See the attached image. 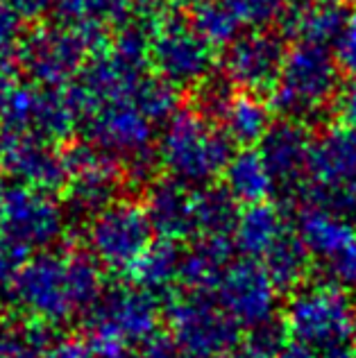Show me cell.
Masks as SVG:
<instances>
[{
    "mask_svg": "<svg viewBox=\"0 0 356 358\" xmlns=\"http://www.w3.org/2000/svg\"><path fill=\"white\" fill-rule=\"evenodd\" d=\"M329 272L332 281L348 290H356V238L348 245V250L329 263Z\"/></svg>",
    "mask_w": 356,
    "mask_h": 358,
    "instance_id": "obj_40",
    "label": "cell"
},
{
    "mask_svg": "<svg viewBox=\"0 0 356 358\" xmlns=\"http://www.w3.org/2000/svg\"><path fill=\"white\" fill-rule=\"evenodd\" d=\"M5 7L21 18L23 23H39L43 21L48 12H52L55 0H0Z\"/></svg>",
    "mask_w": 356,
    "mask_h": 358,
    "instance_id": "obj_41",
    "label": "cell"
},
{
    "mask_svg": "<svg viewBox=\"0 0 356 358\" xmlns=\"http://www.w3.org/2000/svg\"><path fill=\"white\" fill-rule=\"evenodd\" d=\"M225 358H277V352L270 350V347L261 345L257 341H250L248 345L238 347V350H234L232 354H227Z\"/></svg>",
    "mask_w": 356,
    "mask_h": 358,
    "instance_id": "obj_44",
    "label": "cell"
},
{
    "mask_svg": "<svg viewBox=\"0 0 356 358\" xmlns=\"http://www.w3.org/2000/svg\"><path fill=\"white\" fill-rule=\"evenodd\" d=\"M308 179L322 188H350L356 184V127L334 122L313 138Z\"/></svg>",
    "mask_w": 356,
    "mask_h": 358,
    "instance_id": "obj_21",
    "label": "cell"
},
{
    "mask_svg": "<svg viewBox=\"0 0 356 358\" xmlns=\"http://www.w3.org/2000/svg\"><path fill=\"white\" fill-rule=\"evenodd\" d=\"M241 21V25H250L252 30H268L284 14V0H220Z\"/></svg>",
    "mask_w": 356,
    "mask_h": 358,
    "instance_id": "obj_35",
    "label": "cell"
},
{
    "mask_svg": "<svg viewBox=\"0 0 356 358\" xmlns=\"http://www.w3.org/2000/svg\"><path fill=\"white\" fill-rule=\"evenodd\" d=\"M329 114L339 125L356 127V80L341 84V89L329 107Z\"/></svg>",
    "mask_w": 356,
    "mask_h": 358,
    "instance_id": "obj_39",
    "label": "cell"
},
{
    "mask_svg": "<svg viewBox=\"0 0 356 358\" xmlns=\"http://www.w3.org/2000/svg\"><path fill=\"white\" fill-rule=\"evenodd\" d=\"M311 254L304 248L302 238L297 236L295 229H288L282 238H279L261 263H264L270 279L275 281L279 293L293 295L297 288H302L308 281V272H311Z\"/></svg>",
    "mask_w": 356,
    "mask_h": 358,
    "instance_id": "obj_28",
    "label": "cell"
},
{
    "mask_svg": "<svg viewBox=\"0 0 356 358\" xmlns=\"http://www.w3.org/2000/svg\"><path fill=\"white\" fill-rule=\"evenodd\" d=\"M82 125V114L69 89L16 84L0 116V136H34L57 143Z\"/></svg>",
    "mask_w": 356,
    "mask_h": 358,
    "instance_id": "obj_9",
    "label": "cell"
},
{
    "mask_svg": "<svg viewBox=\"0 0 356 358\" xmlns=\"http://www.w3.org/2000/svg\"><path fill=\"white\" fill-rule=\"evenodd\" d=\"M354 188H356V184H354Z\"/></svg>",
    "mask_w": 356,
    "mask_h": 358,
    "instance_id": "obj_49",
    "label": "cell"
},
{
    "mask_svg": "<svg viewBox=\"0 0 356 358\" xmlns=\"http://www.w3.org/2000/svg\"><path fill=\"white\" fill-rule=\"evenodd\" d=\"M236 96V87L225 78V75H211L207 82H202L195 89V105L193 109L200 111L204 118L213 120L215 125L220 122L222 114L227 111L232 98Z\"/></svg>",
    "mask_w": 356,
    "mask_h": 358,
    "instance_id": "obj_33",
    "label": "cell"
},
{
    "mask_svg": "<svg viewBox=\"0 0 356 358\" xmlns=\"http://www.w3.org/2000/svg\"><path fill=\"white\" fill-rule=\"evenodd\" d=\"M138 358H189L166 331H159L138 347Z\"/></svg>",
    "mask_w": 356,
    "mask_h": 358,
    "instance_id": "obj_42",
    "label": "cell"
},
{
    "mask_svg": "<svg viewBox=\"0 0 356 358\" xmlns=\"http://www.w3.org/2000/svg\"><path fill=\"white\" fill-rule=\"evenodd\" d=\"M336 62L352 80H356V12H352L343 34L336 41Z\"/></svg>",
    "mask_w": 356,
    "mask_h": 358,
    "instance_id": "obj_37",
    "label": "cell"
},
{
    "mask_svg": "<svg viewBox=\"0 0 356 358\" xmlns=\"http://www.w3.org/2000/svg\"><path fill=\"white\" fill-rule=\"evenodd\" d=\"M105 290V268L89 250H45L23 261L7 297L23 317L50 329L87 315Z\"/></svg>",
    "mask_w": 356,
    "mask_h": 358,
    "instance_id": "obj_1",
    "label": "cell"
},
{
    "mask_svg": "<svg viewBox=\"0 0 356 358\" xmlns=\"http://www.w3.org/2000/svg\"><path fill=\"white\" fill-rule=\"evenodd\" d=\"M282 327L290 341L329 354L350 347L356 338V304L336 281H306L288 297Z\"/></svg>",
    "mask_w": 356,
    "mask_h": 358,
    "instance_id": "obj_3",
    "label": "cell"
},
{
    "mask_svg": "<svg viewBox=\"0 0 356 358\" xmlns=\"http://www.w3.org/2000/svg\"><path fill=\"white\" fill-rule=\"evenodd\" d=\"M277 358H322L320 354H318L315 350H311V347H306L302 343H297V341H288L279 347V352H277Z\"/></svg>",
    "mask_w": 356,
    "mask_h": 358,
    "instance_id": "obj_45",
    "label": "cell"
},
{
    "mask_svg": "<svg viewBox=\"0 0 356 358\" xmlns=\"http://www.w3.org/2000/svg\"><path fill=\"white\" fill-rule=\"evenodd\" d=\"M200 236H229L238 222V202L222 184L195 188Z\"/></svg>",
    "mask_w": 356,
    "mask_h": 358,
    "instance_id": "obj_30",
    "label": "cell"
},
{
    "mask_svg": "<svg viewBox=\"0 0 356 358\" xmlns=\"http://www.w3.org/2000/svg\"><path fill=\"white\" fill-rule=\"evenodd\" d=\"M164 331L189 358H225L238 350L241 329L213 295L180 290L166 299Z\"/></svg>",
    "mask_w": 356,
    "mask_h": 358,
    "instance_id": "obj_7",
    "label": "cell"
},
{
    "mask_svg": "<svg viewBox=\"0 0 356 358\" xmlns=\"http://www.w3.org/2000/svg\"><path fill=\"white\" fill-rule=\"evenodd\" d=\"M182 254L180 245L171 241L157 238L148 248L138 263L129 272V277L136 286H141L157 297H171L180 288V272H182Z\"/></svg>",
    "mask_w": 356,
    "mask_h": 358,
    "instance_id": "obj_26",
    "label": "cell"
},
{
    "mask_svg": "<svg viewBox=\"0 0 356 358\" xmlns=\"http://www.w3.org/2000/svg\"><path fill=\"white\" fill-rule=\"evenodd\" d=\"M150 66L177 89H198L213 75L215 52L191 18L164 14L150 27Z\"/></svg>",
    "mask_w": 356,
    "mask_h": 358,
    "instance_id": "obj_8",
    "label": "cell"
},
{
    "mask_svg": "<svg viewBox=\"0 0 356 358\" xmlns=\"http://www.w3.org/2000/svg\"><path fill=\"white\" fill-rule=\"evenodd\" d=\"M286 215L279 206L264 202L255 206H245L238 215L236 227L232 231V241L241 257L261 261L268 250L288 231Z\"/></svg>",
    "mask_w": 356,
    "mask_h": 358,
    "instance_id": "obj_24",
    "label": "cell"
},
{
    "mask_svg": "<svg viewBox=\"0 0 356 358\" xmlns=\"http://www.w3.org/2000/svg\"><path fill=\"white\" fill-rule=\"evenodd\" d=\"M129 102L141 111V114L157 125V122H168L177 111H180V89L175 84L166 82L159 75H145L134 87Z\"/></svg>",
    "mask_w": 356,
    "mask_h": 358,
    "instance_id": "obj_31",
    "label": "cell"
},
{
    "mask_svg": "<svg viewBox=\"0 0 356 358\" xmlns=\"http://www.w3.org/2000/svg\"><path fill=\"white\" fill-rule=\"evenodd\" d=\"M107 43L109 36L102 32L75 30L64 23L39 25L25 34L16 62L36 87L66 89Z\"/></svg>",
    "mask_w": 356,
    "mask_h": 358,
    "instance_id": "obj_5",
    "label": "cell"
},
{
    "mask_svg": "<svg viewBox=\"0 0 356 358\" xmlns=\"http://www.w3.org/2000/svg\"><path fill=\"white\" fill-rule=\"evenodd\" d=\"M152 243L155 229L143 204L134 200L109 204L87 224L89 254L111 272H132Z\"/></svg>",
    "mask_w": 356,
    "mask_h": 358,
    "instance_id": "obj_11",
    "label": "cell"
},
{
    "mask_svg": "<svg viewBox=\"0 0 356 358\" xmlns=\"http://www.w3.org/2000/svg\"><path fill=\"white\" fill-rule=\"evenodd\" d=\"M273 122V107L268 102L261 100L257 93L236 91L218 125L232 143L243 150L257 148Z\"/></svg>",
    "mask_w": 356,
    "mask_h": 358,
    "instance_id": "obj_25",
    "label": "cell"
},
{
    "mask_svg": "<svg viewBox=\"0 0 356 358\" xmlns=\"http://www.w3.org/2000/svg\"><path fill=\"white\" fill-rule=\"evenodd\" d=\"M69 184L64 188V209L80 220L96 218L109 204L118 202L125 173L114 157L105 155L87 138L73 141L64 150Z\"/></svg>",
    "mask_w": 356,
    "mask_h": 358,
    "instance_id": "obj_12",
    "label": "cell"
},
{
    "mask_svg": "<svg viewBox=\"0 0 356 358\" xmlns=\"http://www.w3.org/2000/svg\"><path fill=\"white\" fill-rule=\"evenodd\" d=\"M322 358H356V350H352V347H345V350H336V352L325 354Z\"/></svg>",
    "mask_w": 356,
    "mask_h": 358,
    "instance_id": "obj_47",
    "label": "cell"
},
{
    "mask_svg": "<svg viewBox=\"0 0 356 358\" xmlns=\"http://www.w3.org/2000/svg\"><path fill=\"white\" fill-rule=\"evenodd\" d=\"M286 52V39L279 32H243L222 52V75L245 93L273 91L282 73Z\"/></svg>",
    "mask_w": 356,
    "mask_h": 358,
    "instance_id": "obj_15",
    "label": "cell"
},
{
    "mask_svg": "<svg viewBox=\"0 0 356 358\" xmlns=\"http://www.w3.org/2000/svg\"><path fill=\"white\" fill-rule=\"evenodd\" d=\"M84 343L89 345L93 358H138V347L129 345L116 331L91 320H84Z\"/></svg>",
    "mask_w": 356,
    "mask_h": 358,
    "instance_id": "obj_34",
    "label": "cell"
},
{
    "mask_svg": "<svg viewBox=\"0 0 356 358\" xmlns=\"http://www.w3.org/2000/svg\"><path fill=\"white\" fill-rule=\"evenodd\" d=\"M232 157L234 143L220 125L193 107H182L166 122L159 143V164L168 177L189 188L211 186L225 175Z\"/></svg>",
    "mask_w": 356,
    "mask_h": 358,
    "instance_id": "obj_2",
    "label": "cell"
},
{
    "mask_svg": "<svg viewBox=\"0 0 356 358\" xmlns=\"http://www.w3.org/2000/svg\"><path fill=\"white\" fill-rule=\"evenodd\" d=\"M234 252L236 248L229 236H198L182 254L180 288L213 295L220 277L234 261Z\"/></svg>",
    "mask_w": 356,
    "mask_h": 358,
    "instance_id": "obj_22",
    "label": "cell"
},
{
    "mask_svg": "<svg viewBox=\"0 0 356 358\" xmlns=\"http://www.w3.org/2000/svg\"><path fill=\"white\" fill-rule=\"evenodd\" d=\"M16 87L14 84V73L12 69L7 66H0V116H3V109H5V102L9 98V93Z\"/></svg>",
    "mask_w": 356,
    "mask_h": 358,
    "instance_id": "obj_46",
    "label": "cell"
},
{
    "mask_svg": "<svg viewBox=\"0 0 356 358\" xmlns=\"http://www.w3.org/2000/svg\"><path fill=\"white\" fill-rule=\"evenodd\" d=\"M23 39V21L0 3V66H7L9 59L18 57Z\"/></svg>",
    "mask_w": 356,
    "mask_h": 358,
    "instance_id": "obj_36",
    "label": "cell"
},
{
    "mask_svg": "<svg viewBox=\"0 0 356 358\" xmlns=\"http://www.w3.org/2000/svg\"><path fill=\"white\" fill-rule=\"evenodd\" d=\"M297 236L313 259L332 263L356 238V222L313 204H304L295 222Z\"/></svg>",
    "mask_w": 356,
    "mask_h": 358,
    "instance_id": "obj_23",
    "label": "cell"
},
{
    "mask_svg": "<svg viewBox=\"0 0 356 358\" xmlns=\"http://www.w3.org/2000/svg\"><path fill=\"white\" fill-rule=\"evenodd\" d=\"M341 84V66L327 45L293 43L270 91V107L284 118L306 122L332 107Z\"/></svg>",
    "mask_w": 356,
    "mask_h": 358,
    "instance_id": "obj_4",
    "label": "cell"
},
{
    "mask_svg": "<svg viewBox=\"0 0 356 358\" xmlns=\"http://www.w3.org/2000/svg\"><path fill=\"white\" fill-rule=\"evenodd\" d=\"M222 177V186L243 206L264 204L275 193V182L257 148H243L238 152H234Z\"/></svg>",
    "mask_w": 356,
    "mask_h": 358,
    "instance_id": "obj_27",
    "label": "cell"
},
{
    "mask_svg": "<svg viewBox=\"0 0 356 358\" xmlns=\"http://www.w3.org/2000/svg\"><path fill=\"white\" fill-rule=\"evenodd\" d=\"M279 290L270 279L264 263L241 257L225 270L213 297L234 324L248 331H259L275 322L279 308Z\"/></svg>",
    "mask_w": 356,
    "mask_h": 358,
    "instance_id": "obj_13",
    "label": "cell"
},
{
    "mask_svg": "<svg viewBox=\"0 0 356 358\" xmlns=\"http://www.w3.org/2000/svg\"><path fill=\"white\" fill-rule=\"evenodd\" d=\"M352 12L345 0H290L279 18L284 39L295 43H315V45H336L343 34Z\"/></svg>",
    "mask_w": 356,
    "mask_h": 358,
    "instance_id": "obj_19",
    "label": "cell"
},
{
    "mask_svg": "<svg viewBox=\"0 0 356 358\" xmlns=\"http://www.w3.org/2000/svg\"><path fill=\"white\" fill-rule=\"evenodd\" d=\"M50 345L45 324L23 315L0 317V358H43Z\"/></svg>",
    "mask_w": 356,
    "mask_h": 358,
    "instance_id": "obj_29",
    "label": "cell"
},
{
    "mask_svg": "<svg viewBox=\"0 0 356 358\" xmlns=\"http://www.w3.org/2000/svg\"><path fill=\"white\" fill-rule=\"evenodd\" d=\"M313 136L306 122L279 118L270 125L268 134L257 145L261 159L275 182V193L286 200H302L308 186V162H311Z\"/></svg>",
    "mask_w": 356,
    "mask_h": 358,
    "instance_id": "obj_16",
    "label": "cell"
},
{
    "mask_svg": "<svg viewBox=\"0 0 356 358\" xmlns=\"http://www.w3.org/2000/svg\"><path fill=\"white\" fill-rule=\"evenodd\" d=\"M43 358H93L84 338H59L52 341Z\"/></svg>",
    "mask_w": 356,
    "mask_h": 358,
    "instance_id": "obj_43",
    "label": "cell"
},
{
    "mask_svg": "<svg viewBox=\"0 0 356 358\" xmlns=\"http://www.w3.org/2000/svg\"><path fill=\"white\" fill-rule=\"evenodd\" d=\"M171 3H177V5H186V7H195V5L204 3V0H171Z\"/></svg>",
    "mask_w": 356,
    "mask_h": 358,
    "instance_id": "obj_48",
    "label": "cell"
},
{
    "mask_svg": "<svg viewBox=\"0 0 356 358\" xmlns=\"http://www.w3.org/2000/svg\"><path fill=\"white\" fill-rule=\"evenodd\" d=\"M0 168L14 184L36 191H64L69 171L55 143L34 136H0Z\"/></svg>",
    "mask_w": 356,
    "mask_h": 358,
    "instance_id": "obj_17",
    "label": "cell"
},
{
    "mask_svg": "<svg viewBox=\"0 0 356 358\" xmlns=\"http://www.w3.org/2000/svg\"><path fill=\"white\" fill-rule=\"evenodd\" d=\"M69 213L52 193L9 182L0 186V236L18 250H52L66 231Z\"/></svg>",
    "mask_w": 356,
    "mask_h": 358,
    "instance_id": "obj_10",
    "label": "cell"
},
{
    "mask_svg": "<svg viewBox=\"0 0 356 358\" xmlns=\"http://www.w3.org/2000/svg\"><path fill=\"white\" fill-rule=\"evenodd\" d=\"M162 301V297L136 286L134 281L107 286L105 295L84 315V320L107 327L120 338H125L129 345L141 347L162 331L159 329V324L164 322Z\"/></svg>",
    "mask_w": 356,
    "mask_h": 358,
    "instance_id": "obj_14",
    "label": "cell"
},
{
    "mask_svg": "<svg viewBox=\"0 0 356 358\" xmlns=\"http://www.w3.org/2000/svg\"><path fill=\"white\" fill-rule=\"evenodd\" d=\"M91 145L114 157L125 179L150 184L159 164L155 150V125L129 100L107 102L82 122Z\"/></svg>",
    "mask_w": 356,
    "mask_h": 358,
    "instance_id": "obj_6",
    "label": "cell"
},
{
    "mask_svg": "<svg viewBox=\"0 0 356 358\" xmlns=\"http://www.w3.org/2000/svg\"><path fill=\"white\" fill-rule=\"evenodd\" d=\"M191 23L213 48H227L243 34V25L220 0H204L191 7Z\"/></svg>",
    "mask_w": 356,
    "mask_h": 358,
    "instance_id": "obj_32",
    "label": "cell"
},
{
    "mask_svg": "<svg viewBox=\"0 0 356 358\" xmlns=\"http://www.w3.org/2000/svg\"><path fill=\"white\" fill-rule=\"evenodd\" d=\"M143 209L155 229V236L162 241L182 243L200 236L195 188H189L173 177L166 175L148 184Z\"/></svg>",
    "mask_w": 356,
    "mask_h": 358,
    "instance_id": "obj_18",
    "label": "cell"
},
{
    "mask_svg": "<svg viewBox=\"0 0 356 358\" xmlns=\"http://www.w3.org/2000/svg\"><path fill=\"white\" fill-rule=\"evenodd\" d=\"M52 12L64 25L102 34L132 21L152 25L162 16L152 14V0H55Z\"/></svg>",
    "mask_w": 356,
    "mask_h": 358,
    "instance_id": "obj_20",
    "label": "cell"
},
{
    "mask_svg": "<svg viewBox=\"0 0 356 358\" xmlns=\"http://www.w3.org/2000/svg\"><path fill=\"white\" fill-rule=\"evenodd\" d=\"M25 259H27V254L23 250H18L16 245H12L0 236V295L7 297L9 286H12L16 272L23 266Z\"/></svg>",
    "mask_w": 356,
    "mask_h": 358,
    "instance_id": "obj_38",
    "label": "cell"
}]
</instances>
